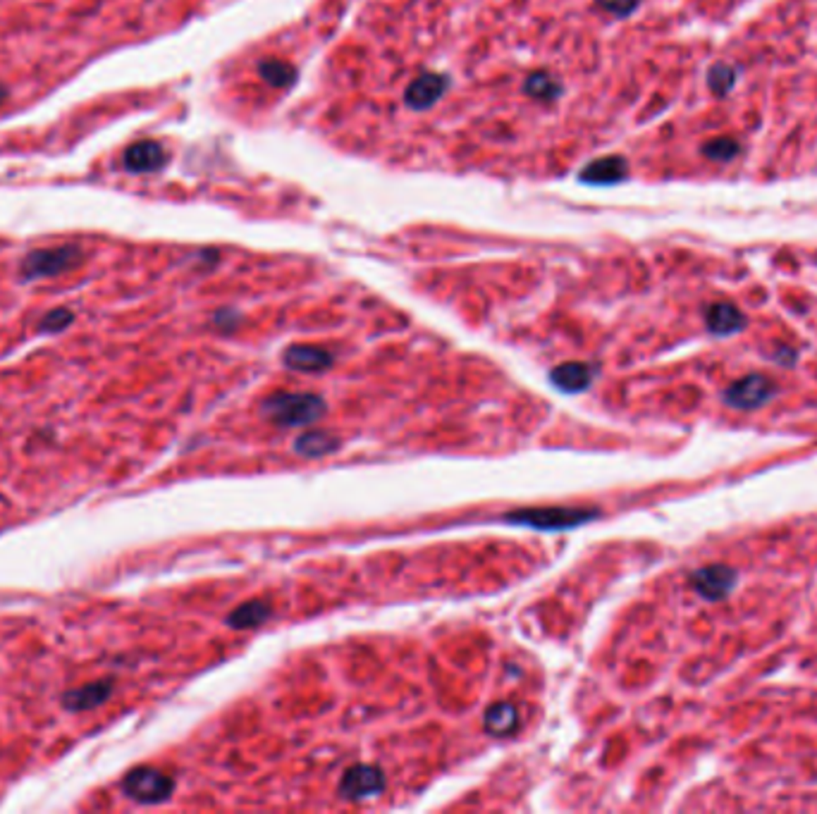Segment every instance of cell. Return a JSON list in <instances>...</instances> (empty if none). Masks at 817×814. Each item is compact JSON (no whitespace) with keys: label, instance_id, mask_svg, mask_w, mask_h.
<instances>
[{"label":"cell","instance_id":"cell-1","mask_svg":"<svg viewBox=\"0 0 817 814\" xmlns=\"http://www.w3.org/2000/svg\"><path fill=\"white\" fill-rule=\"evenodd\" d=\"M264 413L271 418L273 423L287 425V428H299V425H309L325 413V402L318 394H273L264 404Z\"/></svg>","mask_w":817,"mask_h":814},{"label":"cell","instance_id":"cell-9","mask_svg":"<svg viewBox=\"0 0 817 814\" xmlns=\"http://www.w3.org/2000/svg\"><path fill=\"white\" fill-rule=\"evenodd\" d=\"M163 163H165V154L155 142L135 144L125 151V167L132 173H151V170H158Z\"/></svg>","mask_w":817,"mask_h":814},{"label":"cell","instance_id":"cell-3","mask_svg":"<svg viewBox=\"0 0 817 814\" xmlns=\"http://www.w3.org/2000/svg\"><path fill=\"white\" fill-rule=\"evenodd\" d=\"M82 261V251L79 246H58V249H39L32 251L22 263V275L26 280H36V277H51L65 273V270L75 268Z\"/></svg>","mask_w":817,"mask_h":814},{"label":"cell","instance_id":"cell-8","mask_svg":"<svg viewBox=\"0 0 817 814\" xmlns=\"http://www.w3.org/2000/svg\"><path fill=\"white\" fill-rule=\"evenodd\" d=\"M284 363L287 368H294V371H306V372H318L325 371V368L333 363V356H330L325 349H318V346H290L284 352Z\"/></svg>","mask_w":817,"mask_h":814},{"label":"cell","instance_id":"cell-14","mask_svg":"<svg viewBox=\"0 0 817 814\" xmlns=\"http://www.w3.org/2000/svg\"><path fill=\"white\" fill-rule=\"evenodd\" d=\"M268 616H271V607L265 602H246L227 616V623L234 629H254L261 626Z\"/></svg>","mask_w":817,"mask_h":814},{"label":"cell","instance_id":"cell-7","mask_svg":"<svg viewBox=\"0 0 817 814\" xmlns=\"http://www.w3.org/2000/svg\"><path fill=\"white\" fill-rule=\"evenodd\" d=\"M127 789L129 793L135 795L136 800L158 802L173 790V783H170V779L158 774V771L142 769L136 771V774H132V779L127 781Z\"/></svg>","mask_w":817,"mask_h":814},{"label":"cell","instance_id":"cell-15","mask_svg":"<svg viewBox=\"0 0 817 814\" xmlns=\"http://www.w3.org/2000/svg\"><path fill=\"white\" fill-rule=\"evenodd\" d=\"M3 98H5V89L0 86V103H3Z\"/></svg>","mask_w":817,"mask_h":814},{"label":"cell","instance_id":"cell-2","mask_svg":"<svg viewBox=\"0 0 817 814\" xmlns=\"http://www.w3.org/2000/svg\"><path fill=\"white\" fill-rule=\"evenodd\" d=\"M593 519H598V511H595V509H573V507L526 509V511H516L507 516V521H512V523L541 528V531H566V528H576Z\"/></svg>","mask_w":817,"mask_h":814},{"label":"cell","instance_id":"cell-5","mask_svg":"<svg viewBox=\"0 0 817 814\" xmlns=\"http://www.w3.org/2000/svg\"><path fill=\"white\" fill-rule=\"evenodd\" d=\"M736 581H739V573L724 564L705 566V569L695 571L693 576H691L693 591L701 597H705V600H710V602L724 600L733 591Z\"/></svg>","mask_w":817,"mask_h":814},{"label":"cell","instance_id":"cell-13","mask_svg":"<svg viewBox=\"0 0 817 814\" xmlns=\"http://www.w3.org/2000/svg\"><path fill=\"white\" fill-rule=\"evenodd\" d=\"M337 447H340V442H337L335 437L328 435V432H323V430H318V432H306V435H302L294 442L296 454L302 456H325L330 454V452H335Z\"/></svg>","mask_w":817,"mask_h":814},{"label":"cell","instance_id":"cell-11","mask_svg":"<svg viewBox=\"0 0 817 814\" xmlns=\"http://www.w3.org/2000/svg\"><path fill=\"white\" fill-rule=\"evenodd\" d=\"M550 380L564 392H581L593 382V368L586 363H564L554 368Z\"/></svg>","mask_w":817,"mask_h":814},{"label":"cell","instance_id":"cell-12","mask_svg":"<svg viewBox=\"0 0 817 814\" xmlns=\"http://www.w3.org/2000/svg\"><path fill=\"white\" fill-rule=\"evenodd\" d=\"M519 724V712H516L514 705L509 702H500V705H493L485 714V729L493 736H507L512 733Z\"/></svg>","mask_w":817,"mask_h":814},{"label":"cell","instance_id":"cell-10","mask_svg":"<svg viewBox=\"0 0 817 814\" xmlns=\"http://www.w3.org/2000/svg\"><path fill=\"white\" fill-rule=\"evenodd\" d=\"M705 318H708L710 333H714V334H733V333H739V330H743V325H746V318H743V313H741L739 308L729 302L712 303V306L708 308Z\"/></svg>","mask_w":817,"mask_h":814},{"label":"cell","instance_id":"cell-4","mask_svg":"<svg viewBox=\"0 0 817 814\" xmlns=\"http://www.w3.org/2000/svg\"><path fill=\"white\" fill-rule=\"evenodd\" d=\"M777 397V382L767 375L751 372L746 378L736 380L727 392H724V402L732 409H758Z\"/></svg>","mask_w":817,"mask_h":814},{"label":"cell","instance_id":"cell-6","mask_svg":"<svg viewBox=\"0 0 817 814\" xmlns=\"http://www.w3.org/2000/svg\"><path fill=\"white\" fill-rule=\"evenodd\" d=\"M383 789H385V774L378 767H368V764L352 767L342 776L340 783V793L349 800H366L371 795H378Z\"/></svg>","mask_w":817,"mask_h":814}]
</instances>
